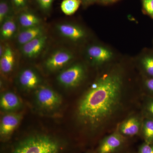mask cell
<instances>
[{
	"instance_id": "cell-24",
	"label": "cell",
	"mask_w": 153,
	"mask_h": 153,
	"mask_svg": "<svg viewBox=\"0 0 153 153\" xmlns=\"http://www.w3.org/2000/svg\"><path fill=\"white\" fill-rule=\"evenodd\" d=\"M39 8L45 13H49L54 0H36Z\"/></svg>"
},
{
	"instance_id": "cell-2",
	"label": "cell",
	"mask_w": 153,
	"mask_h": 153,
	"mask_svg": "<svg viewBox=\"0 0 153 153\" xmlns=\"http://www.w3.org/2000/svg\"><path fill=\"white\" fill-rule=\"evenodd\" d=\"M60 145L47 136L30 137L20 143L12 153H58Z\"/></svg>"
},
{
	"instance_id": "cell-4",
	"label": "cell",
	"mask_w": 153,
	"mask_h": 153,
	"mask_svg": "<svg viewBox=\"0 0 153 153\" xmlns=\"http://www.w3.org/2000/svg\"><path fill=\"white\" fill-rule=\"evenodd\" d=\"M85 74V68L82 64L74 63L60 71L57 75V80L63 87L73 88L81 83Z\"/></svg>"
},
{
	"instance_id": "cell-21",
	"label": "cell",
	"mask_w": 153,
	"mask_h": 153,
	"mask_svg": "<svg viewBox=\"0 0 153 153\" xmlns=\"http://www.w3.org/2000/svg\"><path fill=\"white\" fill-rule=\"evenodd\" d=\"M142 63L147 74L151 77H153V57H145L142 60Z\"/></svg>"
},
{
	"instance_id": "cell-20",
	"label": "cell",
	"mask_w": 153,
	"mask_h": 153,
	"mask_svg": "<svg viewBox=\"0 0 153 153\" xmlns=\"http://www.w3.org/2000/svg\"><path fill=\"white\" fill-rule=\"evenodd\" d=\"M15 12L10 0L0 1V25L7 18L15 16Z\"/></svg>"
},
{
	"instance_id": "cell-26",
	"label": "cell",
	"mask_w": 153,
	"mask_h": 153,
	"mask_svg": "<svg viewBox=\"0 0 153 153\" xmlns=\"http://www.w3.org/2000/svg\"><path fill=\"white\" fill-rule=\"evenodd\" d=\"M139 153H153V143L145 142L140 147Z\"/></svg>"
},
{
	"instance_id": "cell-19",
	"label": "cell",
	"mask_w": 153,
	"mask_h": 153,
	"mask_svg": "<svg viewBox=\"0 0 153 153\" xmlns=\"http://www.w3.org/2000/svg\"><path fill=\"white\" fill-rule=\"evenodd\" d=\"M141 129L145 142L153 143V119L145 117Z\"/></svg>"
},
{
	"instance_id": "cell-7",
	"label": "cell",
	"mask_w": 153,
	"mask_h": 153,
	"mask_svg": "<svg viewBox=\"0 0 153 153\" xmlns=\"http://www.w3.org/2000/svg\"><path fill=\"white\" fill-rule=\"evenodd\" d=\"M47 42L48 36L45 34L19 47L20 52L24 57L27 59H35L41 55Z\"/></svg>"
},
{
	"instance_id": "cell-27",
	"label": "cell",
	"mask_w": 153,
	"mask_h": 153,
	"mask_svg": "<svg viewBox=\"0 0 153 153\" xmlns=\"http://www.w3.org/2000/svg\"><path fill=\"white\" fill-rule=\"evenodd\" d=\"M144 85L146 90L150 94L149 96L153 97V77L148 78L145 81Z\"/></svg>"
},
{
	"instance_id": "cell-15",
	"label": "cell",
	"mask_w": 153,
	"mask_h": 153,
	"mask_svg": "<svg viewBox=\"0 0 153 153\" xmlns=\"http://www.w3.org/2000/svg\"><path fill=\"white\" fill-rule=\"evenodd\" d=\"M21 119V115L10 113L5 115L1 120L0 133L1 136L10 134L16 129Z\"/></svg>"
},
{
	"instance_id": "cell-8",
	"label": "cell",
	"mask_w": 153,
	"mask_h": 153,
	"mask_svg": "<svg viewBox=\"0 0 153 153\" xmlns=\"http://www.w3.org/2000/svg\"><path fill=\"white\" fill-rule=\"evenodd\" d=\"M18 81L22 88L30 90L38 88L41 84V79L34 69L26 68L20 71L18 76Z\"/></svg>"
},
{
	"instance_id": "cell-6",
	"label": "cell",
	"mask_w": 153,
	"mask_h": 153,
	"mask_svg": "<svg viewBox=\"0 0 153 153\" xmlns=\"http://www.w3.org/2000/svg\"><path fill=\"white\" fill-rule=\"evenodd\" d=\"M36 101L41 107L53 109L61 104L62 100L58 93L47 86H40L36 91Z\"/></svg>"
},
{
	"instance_id": "cell-22",
	"label": "cell",
	"mask_w": 153,
	"mask_h": 153,
	"mask_svg": "<svg viewBox=\"0 0 153 153\" xmlns=\"http://www.w3.org/2000/svg\"><path fill=\"white\" fill-rule=\"evenodd\" d=\"M15 13L26 10L27 7L28 0H10Z\"/></svg>"
},
{
	"instance_id": "cell-13",
	"label": "cell",
	"mask_w": 153,
	"mask_h": 153,
	"mask_svg": "<svg viewBox=\"0 0 153 153\" xmlns=\"http://www.w3.org/2000/svg\"><path fill=\"white\" fill-rule=\"evenodd\" d=\"M16 63V55L13 49L8 44H5L2 55L0 56V69L4 74L10 73Z\"/></svg>"
},
{
	"instance_id": "cell-3",
	"label": "cell",
	"mask_w": 153,
	"mask_h": 153,
	"mask_svg": "<svg viewBox=\"0 0 153 153\" xmlns=\"http://www.w3.org/2000/svg\"><path fill=\"white\" fill-rule=\"evenodd\" d=\"M74 53L69 49L58 48L50 52L45 57L44 66L47 71L54 72L68 66L74 60Z\"/></svg>"
},
{
	"instance_id": "cell-12",
	"label": "cell",
	"mask_w": 153,
	"mask_h": 153,
	"mask_svg": "<svg viewBox=\"0 0 153 153\" xmlns=\"http://www.w3.org/2000/svg\"><path fill=\"white\" fill-rule=\"evenodd\" d=\"M123 139L120 134L117 133L106 137L102 141L99 148V153H112L121 146Z\"/></svg>"
},
{
	"instance_id": "cell-25",
	"label": "cell",
	"mask_w": 153,
	"mask_h": 153,
	"mask_svg": "<svg viewBox=\"0 0 153 153\" xmlns=\"http://www.w3.org/2000/svg\"><path fill=\"white\" fill-rule=\"evenodd\" d=\"M143 6L145 11L153 18V0H143Z\"/></svg>"
},
{
	"instance_id": "cell-28",
	"label": "cell",
	"mask_w": 153,
	"mask_h": 153,
	"mask_svg": "<svg viewBox=\"0 0 153 153\" xmlns=\"http://www.w3.org/2000/svg\"><path fill=\"white\" fill-rule=\"evenodd\" d=\"M101 1L104 3H111L115 2L117 1H118V0H101Z\"/></svg>"
},
{
	"instance_id": "cell-29",
	"label": "cell",
	"mask_w": 153,
	"mask_h": 153,
	"mask_svg": "<svg viewBox=\"0 0 153 153\" xmlns=\"http://www.w3.org/2000/svg\"><path fill=\"white\" fill-rule=\"evenodd\" d=\"M86 3H90L95 1L96 0H81Z\"/></svg>"
},
{
	"instance_id": "cell-5",
	"label": "cell",
	"mask_w": 153,
	"mask_h": 153,
	"mask_svg": "<svg viewBox=\"0 0 153 153\" xmlns=\"http://www.w3.org/2000/svg\"><path fill=\"white\" fill-rule=\"evenodd\" d=\"M55 30L59 36L66 41L76 43L85 38V30L78 25L70 22H62L57 24Z\"/></svg>"
},
{
	"instance_id": "cell-16",
	"label": "cell",
	"mask_w": 153,
	"mask_h": 153,
	"mask_svg": "<svg viewBox=\"0 0 153 153\" xmlns=\"http://www.w3.org/2000/svg\"><path fill=\"white\" fill-rule=\"evenodd\" d=\"M21 102L18 96L11 91L2 94L0 100L1 108L6 111H12L19 108Z\"/></svg>"
},
{
	"instance_id": "cell-9",
	"label": "cell",
	"mask_w": 153,
	"mask_h": 153,
	"mask_svg": "<svg viewBox=\"0 0 153 153\" xmlns=\"http://www.w3.org/2000/svg\"><path fill=\"white\" fill-rule=\"evenodd\" d=\"M45 34V27L41 25L32 27L20 29L15 38L17 45L20 47Z\"/></svg>"
},
{
	"instance_id": "cell-1",
	"label": "cell",
	"mask_w": 153,
	"mask_h": 153,
	"mask_svg": "<svg viewBox=\"0 0 153 153\" xmlns=\"http://www.w3.org/2000/svg\"><path fill=\"white\" fill-rule=\"evenodd\" d=\"M122 86V78L116 73L100 77L79 102L77 114L80 120L94 128L106 121L119 105Z\"/></svg>"
},
{
	"instance_id": "cell-23",
	"label": "cell",
	"mask_w": 153,
	"mask_h": 153,
	"mask_svg": "<svg viewBox=\"0 0 153 153\" xmlns=\"http://www.w3.org/2000/svg\"><path fill=\"white\" fill-rule=\"evenodd\" d=\"M144 111L146 117L153 119V97L148 96L146 98Z\"/></svg>"
},
{
	"instance_id": "cell-11",
	"label": "cell",
	"mask_w": 153,
	"mask_h": 153,
	"mask_svg": "<svg viewBox=\"0 0 153 153\" xmlns=\"http://www.w3.org/2000/svg\"><path fill=\"white\" fill-rule=\"evenodd\" d=\"M18 24L15 16L9 17L1 24L0 38L4 41L16 38L19 32Z\"/></svg>"
},
{
	"instance_id": "cell-17",
	"label": "cell",
	"mask_w": 153,
	"mask_h": 153,
	"mask_svg": "<svg viewBox=\"0 0 153 153\" xmlns=\"http://www.w3.org/2000/svg\"><path fill=\"white\" fill-rule=\"evenodd\" d=\"M142 128L140 122L137 117H132L123 122L120 126L121 134L126 136H133L139 133Z\"/></svg>"
},
{
	"instance_id": "cell-10",
	"label": "cell",
	"mask_w": 153,
	"mask_h": 153,
	"mask_svg": "<svg viewBox=\"0 0 153 153\" xmlns=\"http://www.w3.org/2000/svg\"><path fill=\"white\" fill-rule=\"evenodd\" d=\"M86 55L92 62L101 64L107 62L112 58V52L109 49L98 45H92L87 48Z\"/></svg>"
},
{
	"instance_id": "cell-18",
	"label": "cell",
	"mask_w": 153,
	"mask_h": 153,
	"mask_svg": "<svg viewBox=\"0 0 153 153\" xmlns=\"http://www.w3.org/2000/svg\"><path fill=\"white\" fill-rule=\"evenodd\" d=\"M81 3V0H63L60 4V9L65 15L71 16L78 10Z\"/></svg>"
},
{
	"instance_id": "cell-14",
	"label": "cell",
	"mask_w": 153,
	"mask_h": 153,
	"mask_svg": "<svg viewBox=\"0 0 153 153\" xmlns=\"http://www.w3.org/2000/svg\"><path fill=\"white\" fill-rule=\"evenodd\" d=\"M16 19L20 29L32 27L42 25V19L38 15L27 10L19 13Z\"/></svg>"
}]
</instances>
